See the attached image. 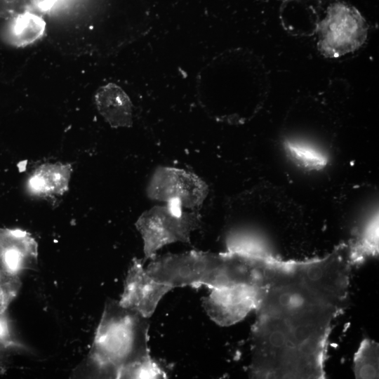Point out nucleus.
<instances>
[{
    "mask_svg": "<svg viewBox=\"0 0 379 379\" xmlns=\"http://www.w3.org/2000/svg\"><path fill=\"white\" fill-rule=\"evenodd\" d=\"M353 267L345 244L322 258L265 257L251 329L252 378H326L328 340L347 306Z\"/></svg>",
    "mask_w": 379,
    "mask_h": 379,
    "instance_id": "obj_1",
    "label": "nucleus"
},
{
    "mask_svg": "<svg viewBox=\"0 0 379 379\" xmlns=\"http://www.w3.org/2000/svg\"><path fill=\"white\" fill-rule=\"evenodd\" d=\"M149 318L108 300L85 363L91 375L157 378L161 367L149 354Z\"/></svg>",
    "mask_w": 379,
    "mask_h": 379,
    "instance_id": "obj_2",
    "label": "nucleus"
},
{
    "mask_svg": "<svg viewBox=\"0 0 379 379\" xmlns=\"http://www.w3.org/2000/svg\"><path fill=\"white\" fill-rule=\"evenodd\" d=\"M267 254L252 255L190 251L155 256L145 268L154 279L173 288L204 285L209 288L261 283Z\"/></svg>",
    "mask_w": 379,
    "mask_h": 379,
    "instance_id": "obj_3",
    "label": "nucleus"
},
{
    "mask_svg": "<svg viewBox=\"0 0 379 379\" xmlns=\"http://www.w3.org/2000/svg\"><path fill=\"white\" fill-rule=\"evenodd\" d=\"M201 224L197 211L164 204L144 211L135 222L143 241L145 260L152 259L163 246L175 242L190 243L192 232Z\"/></svg>",
    "mask_w": 379,
    "mask_h": 379,
    "instance_id": "obj_4",
    "label": "nucleus"
},
{
    "mask_svg": "<svg viewBox=\"0 0 379 379\" xmlns=\"http://www.w3.org/2000/svg\"><path fill=\"white\" fill-rule=\"evenodd\" d=\"M318 31L320 53L335 58L358 49L366 39L368 27L357 9L337 3L329 7Z\"/></svg>",
    "mask_w": 379,
    "mask_h": 379,
    "instance_id": "obj_5",
    "label": "nucleus"
},
{
    "mask_svg": "<svg viewBox=\"0 0 379 379\" xmlns=\"http://www.w3.org/2000/svg\"><path fill=\"white\" fill-rule=\"evenodd\" d=\"M208 193V185L197 175L185 169L164 166L154 171L146 187L149 199L190 211H198Z\"/></svg>",
    "mask_w": 379,
    "mask_h": 379,
    "instance_id": "obj_6",
    "label": "nucleus"
},
{
    "mask_svg": "<svg viewBox=\"0 0 379 379\" xmlns=\"http://www.w3.org/2000/svg\"><path fill=\"white\" fill-rule=\"evenodd\" d=\"M259 286L236 285L210 288L208 295L202 299V306L211 319L217 324L231 326L255 310Z\"/></svg>",
    "mask_w": 379,
    "mask_h": 379,
    "instance_id": "obj_7",
    "label": "nucleus"
},
{
    "mask_svg": "<svg viewBox=\"0 0 379 379\" xmlns=\"http://www.w3.org/2000/svg\"><path fill=\"white\" fill-rule=\"evenodd\" d=\"M172 288L151 277L142 260L135 258L128 270L119 302L123 307L149 318L161 299Z\"/></svg>",
    "mask_w": 379,
    "mask_h": 379,
    "instance_id": "obj_8",
    "label": "nucleus"
},
{
    "mask_svg": "<svg viewBox=\"0 0 379 379\" xmlns=\"http://www.w3.org/2000/svg\"><path fill=\"white\" fill-rule=\"evenodd\" d=\"M38 246L26 231L0 228V270L20 275L37 264Z\"/></svg>",
    "mask_w": 379,
    "mask_h": 379,
    "instance_id": "obj_9",
    "label": "nucleus"
},
{
    "mask_svg": "<svg viewBox=\"0 0 379 379\" xmlns=\"http://www.w3.org/2000/svg\"><path fill=\"white\" fill-rule=\"evenodd\" d=\"M95 100L100 114L112 127L132 126V102L121 87L112 83L100 87L95 93Z\"/></svg>",
    "mask_w": 379,
    "mask_h": 379,
    "instance_id": "obj_10",
    "label": "nucleus"
},
{
    "mask_svg": "<svg viewBox=\"0 0 379 379\" xmlns=\"http://www.w3.org/2000/svg\"><path fill=\"white\" fill-rule=\"evenodd\" d=\"M72 166L69 164L48 163L36 168L28 178L27 188L37 197L62 195L69 188Z\"/></svg>",
    "mask_w": 379,
    "mask_h": 379,
    "instance_id": "obj_11",
    "label": "nucleus"
},
{
    "mask_svg": "<svg viewBox=\"0 0 379 379\" xmlns=\"http://www.w3.org/2000/svg\"><path fill=\"white\" fill-rule=\"evenodd\" d=\"M349 255L354 266L378 253V215L375 213L359 227L354 238L349 243Z\"/></svg>",
    "mask_w": 379,
    "mask_h": 379,
    "instance_id": "obj_12",
    "label": "nucleus"
},
{
    "mask_svg": "<svg viewBox=\"0 0 379 379\" xmlns=\"http://www.w3.org/2000/svg\"><path fill=\"white\" fill-rule=\"evenodd\" d=\"M45 25L41 17L25 11L15 17L11 27V40L18 46L31 44L43 35Z\"/></svg>",
    "mask_w": 379,
    "mask_h": 379,
    "instance_id": "obj_13",
    "label": "nucleus"
},
{
    "mask_svg": "<svg viewBox=\"0 0 379 379\" xmlns=\"http://www.w3.org/2000/svg\"><path fill=\"white\" fill-rule=\"evenodd\" d=\"M284 146L288 155L298 165L307 169L319 171L326 167L328 162L326 154L312 145L286 140Z\"/></svg>",
    "mask_w": 379,
    "mask_h": 379,
    "instance_id": "obj_14",
    "label": "nucleus"
},
{
    "mask_svg": "<svg viewBox=\"0 0 379 379\" xmlns=\"http://www.w3.org/2000/svg\"><path fill=\"white\" fill-rule=\"evenodd\" d=\"M378 343L364 338L354 355V373L356 378H378Z\"/></svg>",
    "mask_w": 379,
    "mask_h": 379,
    "instance_id": "obj_15",
    "label": "nucleus"
},
{
    "mask_svg": "<svg viewBox=\"0 0 379 379\" xmlns=\"http://www.w3.org/2000/svg\"><path fill=\"white\" fill-rule=\"evenodd\" d=\"M27 350V346L18 337L6 312L0 313V373L11 354Z\"/></svg>",
    "mask_w": 379,
    "mask_h": 379,
    "instance_id": "obj_16",
    "label": "nucleus"
},
{
    "mask_svg": "<svg viewBox=\"0 0 379 379\" xmlns=\"http://www.w3.org/2000/svg\"><path fill=\"white\" fill-rule=\"evenodd\" d=\"M20 288V275L0 270V313L6 312Z\"/></svg>",
    "mask_w": 379,
    "mask_h": 379,
    "instance_id": "obj_17",
    "label": "nucleus"
},
{
    "mask_svg": "<svg viewBox=\"0 0 379 379\" xmlns=\"http://www.w3.org/2000/svg\"><path fill=\"white\" fill-rule=\"evenodd\" d=\"M29 4V0H0V17H15L27 11Z\"/></svg>",
    "mask_w": 379,
    "mask_h": 379,
    "instance_id": "obj_18",
    "label": "nucleus"
},
{
    "mask_svg": "<svg viewBox=\"0 0 379 379\" xmlns=\"http://www.w3.org/2000/svg\"><path fill=\"white\" fill-rule=\"evenodd\" d=\"M55 0H42L41 6L47 7L49 4H52Z\"/></svg>",
    "mask_w": 379,
    "mask_h": 379,
    "instance_id": "obj_19",
    "label": "nucleus"
}]
</instances>
